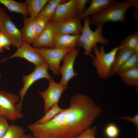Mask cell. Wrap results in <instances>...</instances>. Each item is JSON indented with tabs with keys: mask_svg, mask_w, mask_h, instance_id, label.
Listing matches in <instances>:
<instances>
[{
	"mask_svg": "<svg viewBox=\"0 0 138 138\" xmlns=\"http://www.w3.org/2000/svg\"><path fill=\"white\" fill-rule=\"evenodd\" d=\"M96 133L95 127L90 128L73 138H97L95 137Z\"/></svg>",
	"mask_w": 138,
	"mask_h": 138,
	"instance_id": "obj_29",
	"label": "cell"
},
{
	"mask_svg": "<svg viewBox=\"0 0 138 138\" xmlns=\"http://www.w3.org/2000/svg\"><path fill=\"white\" fill-rule=\"evenodd\" d=\"M118 118L125 121L131 122L135 126L136 128V133L138 132V114H137L132 117L130 116H125L121 117H118Z\"/></svg>",
	"mask_w": 138,
	"mask_h": 138,
	"instance_id": "obj_32",
	"label": "cell"
},
{
	"mask_svg": "<svg viewBox=\"0 0 138 138\" xmlns=\"http://www.w3.org/2000/svg\"><path fill=\"white\" fill-rule=\"evenodd\" d=\"M24 130L20 126L10 125L7 131L2 138H21L24 134Z\"/></svg>",
	"mask_w": 138,
	"mask_h": 138,
	"instance_id": "obj_25",
	"label": "cell"
},
{
	"mask_svg": "<svg viewBox=\"0 0 138 138\" xmlns=\"http://www.w3.org/2000/svg\"><path fill=\"white\" fill-rule=\"evenodd\" d=\"M0 3L10 11L20 13L24 17L29 15L26 2H19L14 0H0Z\"/></svg>",
	"mask_w": 138,
	"mask_h": 138,
	"instance_id": "obj_19",
	"label": "cell"
},
{
	"mask_svg": "<svg viewBox=\"0 0 138 138\" xmlns=\"http://www.w3.org/2000/svg\"><path fill=\"white\" fill-rule=\"evenodd\" d=\"M20 99L16 95L0 90V117L11 121L22 118L24 116L16 107Z\"/></svg>",
	"mask_w": 138,
	"mask_h": 138,
	"instance_id": "obj_5",
	"label": "cell"
},
{
	"mask_svg": "<svg viewBox=\"0 0 138 138\" xmlns=\"http://www.w3.org/2000/svg\"><path fill=\"white\" fill-rule=\"evenodd\" d=\"M6 14L0 6V27L2 22Z\"/></svg>",
	"mask_w": 138,
	"mask_h": 138,
	"instance_id": "obj_34",
	"label": "cell"
},
{
	"mask_svg": "<svg viewBox=\"0 0 138 138\" xmlns=\"http://www.w3.org/2000/svg\"><path fill=\"white\" fill-rule=\"evenodd\" d=\"M49 80V84L47 89L38 92L44 100V114L52 106L58 103L62 93L67 88V87H63L56 83L52 77Z\"/></svg>",
	"mask_w": 138,
	"mask_h": 138,
	"instance_id": "obj_8",
	"label": "cell"
},
{
	"mask_svg": "<svg viewBox=\"0 0 138 138\" xmlns=\"http://www.w3.org/2000/svg\"><path fill=\"white\" fill-rule=\"evenodd\" d=\"M47 64L49 68L55 75L59 73L60 63L65 55L72 49L56 48H34Z\"/></svg>",
	"mask_w": 138,
	"mask_h": 138,
	"instance_id": "obj_7",
	"label": "cell"
},
{
	"mask_svg": "<svg viewBox=\"0 0 138 138\" xmlns=\"http://www.w3.org/2000/svg\"><path fill=\"white\" fill-rule=\"evenodd\" d=\"M49 0H26L28 11L30 17L35 20Z\"/></svg>",
	"mask_w": 138,
	"mask_h": 138,
	"instance_id": "obj_21",
	"label": "cell"
},
{
	"mask_svg": "<svg viewBox=\"0 0 138 138\" xmlns=\"http://www.w3.org/2000/svg\"><path fill=\"white\" fill-rule=\"evenodd\" d=\"M48 65L45 62L36 67L30 74L24 76L22 78L23 86L19 92L20 98L19 102L16 105L18 110L21 112L24 97L30 86L38 80L42 78L49 80L52 77L49 74Z\"/></svg>",
	"mask_w": 138,
	"mask_h": 138,
	"instance_id": "obj_6",
	"label": "cell"
},
{
	"mask_svg": "<svg viewBox=\"0 0 138 138\" xmlns=\"http://www.w3.org/2000/svg\"><path fill=\"white\" fill-rule=\"evenodd\" d=\"M132 7H134L136 9L138 8V1L137 0H129Z\"/></svg>",
	"mask_w": 138,
	"mask_h": 138,
	"instance_id": "obj_35",
	"label": "cell"
},
{
	"mask_svg": "<svg viewBox=\"0 0 138 138\" xmlns=\"http://www.w3.org/2000/svg\"><path fill=\"white\" fill-rule=\"evenodd\" d=\"M80 34H55L54 40V48L73 49L78 45Z\"/></svg>",
	"mask_w": 138,
	"mask_h": 138,
	"instance_id": "obj_15",
	"label": "cell"
},
{
	"mask_svg": "<svg viewBox=\"0 0 138 138\" xmlns=\"http://www.w3.org/2000/svg\"><path fill=\"white\" fill-rule=\"evenodd\" d=\"M67 109L62 128V138H74L90 128L102 111L91 98L81 93L71 98Z\"/></svg>",
	"mask_w": 138,
	"mask_h": 138,
	"instance_id": "obj_1",
	"label": "cell"
},
{
	"mask_svg": "<svg viewBox=\"0 0 138 138\" xmlns=\"http://www.w3.org/2000/svg\"><path fill=\"white\" fill-rule=\"evenodd\" d=\"M104 133L107 138H117L120 133V130L114 123H111L105 128Z\"/></svg>",
	"mask_w": 138,
	"mask_h": 138,
	"instance_id": "obj_28",
	"label": "cell"
},
{
	"mask_svg": "<svg viewBox=\"0 0 138 138\" xmlns=\"http://www.w3.org/2000/svg\"><path fill=\"white\" fill-rule=\"evenodd\" d=\"M78 16L61 22H53L55 34H80L83 26Z\"/></svg>",
	"mask_w": 138,
	"mask_h": 138,
	"instance_id": "obj_12",
	"label": "cell"
},
{
	"mask_svg": "<svg viewBox=\"0 0 138 138\" xmlns=\"http://www.w3.org/2000/svg\"><path fill=\"white\" fill-rule=\"evenodd\" d=\"M21 138H34L33 136L24 134Z\"/></svg>",
	"mask_w": 138,
	"mask_h": 138,
	"instance_id": "obj_36",
	"label": "cell"
},
{
	"mask_svg": "<svg viewBox=\"0 0 138 138\" xmlns=\"http://www.w3.org/2000/svg\"><path fill=\"white\" fill-rule=\"evenodd\" d=\"M66 1L63 0H49L39 14L49 21H52L58 6L60 4Z\"/></svg>",
	"mask_w": 138,
	"mask_h": 138,
	"instance_id": "obj_20",
	"label": "cell"
},
{
	"mask_svg": "<svg viewBox=\"0 0 138 138\" xmlns=\"http://www.w3.org/2000/svg\"><path fill=\"white\" fill-rule=\"evenodd\" d=\"M78 16L76 0H70L59 5L52 21H63Z\"/></svg>",
	"mask_w": 138,
	"mask_h": 138,
	"instance_id": "obj_13",
	"label": "cell"
},
{
	"mask_svg": "<svg viewBox=\"0 0 138 138\" xmlns=\"http://www.w3.org/2000/svg\"><path fill=\"white\" fill-rule=\"evenodd\" d=\"M132 7L129 0L121 2L116 1L101 13L91 16L90 19V23L93 24L103 25L109 22L124 23L127 11Z\"/></svg>",
	"mask_w": 138,
	"mask_h": 138,
	"instance_id": "obj_3",
	"label": "cell"
},
{
	"mask_svg": "<svg viewBox=\"0 0 138 138\" xmlns=\"http://www.w3.org/2000/svg\"><path fill=\"white\" fill-rule=\"evenodd\" d=\"M20 57L24 59L33 64L36 66L40 65L45 61L40 55L32 47L29 43L23 41L20 46L11 56L2 59L4 62L10 59Z\"/></svg>",
	"mask_w": 138,
	"mask_h": 138,
	"instance_id": "obj_11",
	"label": "cell"
},
{
	"mask_svg": "<svg viewBox=\"0 0 138 138\" xmlns=\"http://www.w3.org/2000/svg\"><path fill=\"white\" fill-rule=\"evenodd\" d=\"M0 40L3 48L9 50L11 44L7 38L0 32Z\"/></svg>",
	"mask_w": 138,
	"mask_h": 138,
	"instance_id": "obj_33",
	"label": "cell"
},
{
	"mask_svg": "<svg viewBox=\"0 0 138 138\" xmlns=\"http://www.w3.org/2000/svg\"><path fill=\"white\" fill-rule=\"evenodd\" d=\"M55 34L53 23L49 22L46 28L33 44L34 48H54V43Z\"/></svg>",
	"mask_w": 138,
	"mask_h": 138,
	"instance_id": "obj_14",
	"label": "cell"
},
{
	"mask_svg": "<svg viewBox=\"0 0 138 138\" xmlns=\"http://www.w3.org/2000/svg\"><path fill=\"white\" fill-rule=\"evenodd\" d=\"M138 44V32L127 36L121 42L119 46L133 50L135 47Z\"/></svg>",
	"mask_w": 138,
	"mask_h": 138,
	"instance_id": "obj_27",
	"label": "cell"
},
{
	"mask_svg": "<svg viewBox=\"0 0 138 138\" xmlns=\"http://www.w3.org/2000/svg\"><path fill=\"white\" fill-rule=\"evenodd\" d=\"M115 0H91L89 6L78 16L81 19L99 13L108 6L116 2Z\"/></svg>",
	"mask_w": 138,
	"mask_h": 138,
	"instance_id": "obj_16",
	"label": "cell"
},
{
	"mask_svg": "<svg viewBox=\"0 0 138 138\" xmlns=\"http://www.w3.org/2000/svg\"><path fill=\"white\" fill-rule=\"evenodd\" d=\"M0 32L8 39L11 44L19 48L23 41L21 32L18 29L10 16L6 14L1 23Z\"/></svg>",
	"mask_w": 138,
	"mask_h": 138,
	"instance_id": "obj_10",
	"label": "cell"
},
{
	"mask_svg": "<svg viewBox=\"0 0 138 138\" xmlns=\"http://www.w3.org/2000/svg\"><path fill=\"white\" fill-rule=\"evenodd\" d=\"M90 1V0H76L78 16L82 14L84 12L85 10V8L86 4Z\"/></svg>",
	"mask_w": 138,
	"mask_h": 138,
	"instance_id": "obj_31",
	"label": "cell"
},
{
	"mask_svg": "<svg viewBox=\"0 0 138 138\" xmlns=\"http://www.w3.org/2000/svg\"><path fill=\"white\" fill-rule=\"evenodd\" d=\"M84 19V25L80 35L78 45L84 49V54L89 56L97 43L104 45L108 44L109 41L102 35L103 25H97L95 31H93L90 28V19L88 17Z\"/></svg>",
	"mask_w": 138,
	"mask_h": 138,
	"instance_id": "obj_4",
	"label": "cell"
},
{
	"mask_svg": "<svg viewBox=\"0 0 138 138\" xmlns=\"http://www.w3.org/2000/svg\"><path fill=\"white\" fill-rule=\"evenodd\" d=\"M119 47V50L111 67L110 76L116 74L120 67L134 53L133 50Z\"/></svg>",
	"mask_w": 138,
	"mask_h": 138,
	"instance_id": "obj_18",
	"label": "cell"
},
{
	"mask_svg": "<svg viewBox=\"0 0 138 138\" xmlns=\"http://www.w3.org/2000/svg\"><path fill=\"white\" fill-rule=\"evenodd\" d=\"M50 21L40 14L35 19L34 27L36 39L43 31Z\"/></svg>",
	"mask_w": 138,
	"mask_h": 138,
	"instance_id": "obj_26",
	"label": "cell"
},
{
	"mask_svg": "<svg viewBox=\"0 0 138 138\" xmlns=\"http://www.w3.org/2000/svg\"><path fill=\"white\" fill-rule=\"evenodd\" d=\"M122 81L129 86H138V67H137L118 74Z\"/></svg>",
	"mask_w": 138,
	"mask_h": 138,
	"instance_id": "obj_22",
	"label": "cell"
},
{
	"mask_svg": "<svg viewBox=\"0 0 138 138\" xmlns=\"http://www.w3.org/2000/svg\"><path fill=\"white\" fill-rule=\"evenodd\" d=\"M79 51L78 49H72L65 55L62 59L63 63L59 72L62 77L59 84L63 87H67L70 79L78 75V73L74 72V66Z\"/></svg>",
	"mask_w": 138,
	"mask_h": 138,
	"instance_id": "obj_9",
	"label": "cell"
},
{
	"mask_svg": "<svg viewBox=\"0 0 138 138\" xmlns=\"http://www.w3.org/2000/svg\"><path fill=\"white\" fill-rule=\"evenodd\" d=\"M4 50L0 40V53L2 52Z\"/></svg>",
	"mask_w": 138,
	"mask_h": 138,
	"instance_id": "obj_37",
	"label": "cell"
},
{
	"mask_svg": "<svg viewBox=\"0 0 138 138\" xmlns=\"http://www.w3.org/2000/svg\"><path fill=\"white\" fill-rule=\"evenodd\" d=\"M35 20L27 17H24L23 20L24 26L21 31L23 41L30 44H33L36 39L34 31Z\"/></svg>",
	"mask_w": 138,
	"mask_h": 138,
	"instance_id": "obj_17",
	"label": "cell"
},
{
	"mask_svg": "<svg viewBox=\"0 0 138 138\" xmlns=\"http://www.w3.org/2000/svg\"><path fill=\"white\" fill-rule=\"evenodd\" d=\"M65 109L62 108L56 103L52 106L45 113L44 115L36 121L34 123L44 124L52 119L59 113L63 111Z\"/></svg>",
	"mask_w": 138,
	"mask_h": 138,
	"instance_id": "obj_23",
	"label": "cell"
},
{
	"mask_svg": "<svg viewBox=\"0 0 138 138\" xmlns=\"http://www.w3.org/2000/svg\"><path fill=\"white\" fill-rule=\"evenodd\" d=\"M1 74L0 73V79H1Z\"/></svg>",
	"mask_w": 138,
	"mask_h": 138,
	"instance_id": "obj_38",
	"label": "cell"
},
{
	"mask_svg": "<svg viewBox=\"0 0 138 138\" xmlns=\"http://www.w3.org/2000/svg\"><path fill=\"white\" fill-rule=\"evenodd\" d=\"M138 67V54L134 53L120 67L116 74Z\"/></svg>",
	"mask_w": 138,
	"mask_h": 138,
	"instance_id": "obj_24",
	"label": "cell"
},
{
	"mask_svg": "<svg viewBox=\"0 0 138 138\" xmlns=\"http://www.w3.org/2000/svg\"><path fill=\"white\" fill-rule=\"evenodd\" d=\"M7 120L0 117V138H2L8 130L10 125Z\"/></svg>",
	"mask_w": 138,
	"mask_h": 138,
	"instance_id": "obj_30",
	"label": "cell"
},
{
	"mask_svg": "<svg viewBox=\"0 0 138 138\" xmlns=\"http://www.w3.org/2000/svg\"><path fill=\"white\" fill-rule=\"evenodd\" d=\"M119 46L116 47L110 52H106L104 45L98 48L97 45L94 48V55L89 56L93 59V63L95 67L97 73L101 79L106 80L110 76L112 66L119 50Z\"/></svg>",
	"mask_w": 138,
	"mask_h": 138,
	"instance_id": "obj_2",
	"label": "cell"
}]
</instances>
